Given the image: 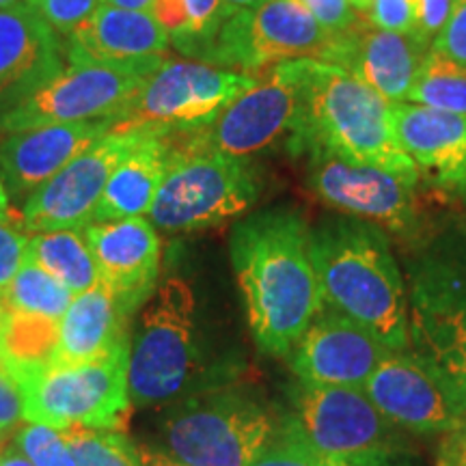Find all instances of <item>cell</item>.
<instances>
[{"label": "cell", "instance_id": "cell-1", "mask_svg": "<svg viewBox=\"0 0 466 466\" xmlns=\"http://www.w3.org/2000/svg\"><path fill=\"white\" fill-rule=\"evenodd\" d=\"M309 242L311 229L291 209L253 214L231 231L250 335L268 357H288L324 307Z\"/></svg>", "mask_w": 466, "mask_h": 466}, {"label": "cell", "instance_id": "cell-2", "mask_svg": "<svg viewBox=\"0 0 466 466\" xmlns=\"http://www.w3.org/2000/svg\"><path fill=\"white\" fill-rule=\"evenodd\" d=\"M309 244L324 307L389 350H408V291L387 231L343 214L313 227Z\"/></svg>", "mask_w": 466, "mask_h": 466}, {"label": "cell", "instance_id": "cell-3", "mask_svg": "<svg viewBox=\"0 0 466 466\" xmlns=\"http://www.w3.org/2000/svg\"><path fill=\"white\" fill-rule=\"evenodd\" d=\"M289 149H324L357 165L378 167L417 186L421 171L401 149L393 104L333 63L302 61L300 104Z\"/></svg>", "mask_w": 466, "mask_h": 466}, {"label": "cell", "instance_id": "cell-4", "mask_svg": "<svg viewBox=\"0 0 466 466\" xmlns=\"http://www.w3.org/2000/svg\"><path fill=\"white\" fill-rule=\"evenodd\" d=\"M408 352L466 415V227L436 233L408 261Z\"/></svg>", "mask_w": 466, "mask_h": 466}, {"label": "cell", "instance_id": "cell-5", "mask_svg": "<svg viewBox=\"0 0 466 466\" xmlns=\"http://www.w3.org/2000/svg\"><path fill=\"white\" fill-rule=\"evenodd\" d=\"M171 137V162L151 203L149 223L162 231H199L240 217L259 195L255 168L192 141Z\"/></svg>", "mask_w": 466, "mask_h": 466}, {"label": "cell", "instance_id": "cell-6", "mask_svg": "<svg viewBox=\"0 0 466 466\" xmlns=\"http://www.w3.org/2000/svg\"><path fill=\"white\" fill-rule=\"evenodd\" d=\"M277 425L253 393L218 389L168 408L160 434L167 453L188 466H248Z\"/></svg>", "mask_w": 466, "mask_h": 466}, {"label": "cell", "instance_id": "cell-7", "mask_svg": "<svg viewBox=\"0 0 466 466\" xmlns=\"http://www.w3.org/2000/svg\"><path fill=\"white\" fill-rule=\"evenodd\" d=\"M199 370L195 296L188 283L171 277L143 309L134 333L127 371L132 406H154L179 398L188 391Z\"/></svg>", "mask_w": 466, "mask_h": 466}, {"label": "cell", "instance_id": "cell-8", "mask_svg": "<svg viewBox=\"0 0 466 466\" xmlns=\"http://www.w3.org/2000/svg\"><path fill=\"white\" fill-rule=\"evenodd\" d=\"M255 76L190 58H167L113 115V130L184 134L212 124Z\"/></svg>", "mask_w": 466, "mask_h": 466}, {"label": "cell", "instance_id": "cell-9", "mask_svg": "<svg viewBox=\"0 0 466 466\" xmlns=\"http://www.w3.org/2000/svg\"><path fill=\"white\" fill-rule=\"evenodd\" d=\"M130 348L126 339L102 357L86 363L50 367L44 374L22 382L25 421L67 430L85 425L96 430H119L130 417Z\"/></svg>", "mask_w": 466, "mask_h": 466}, {"label": "cell", "instance_id": "cell-10", "mask_svg": "<svg viewBox=\"0 0 466 466\" xmlns=\"http://www.w3.org/2000/svg\"><path fill=\"white\" fill-rule=\"evenodd\" d=\"M333 46V35L300 0H266L258 7L233 9L199 61L247 74L296 58L329 63Z\"/></svg>", "mask_w": 466, "mask_h": 466}, {"label": "cell", "instance_id": "cell-11", "mask_svg": "<svg viewBox=\"0 0 466 466\" xmlns=\"http://www.w3.org/2000/svg\"><path fill=\"white\" fill-rule=\"evenodd\" d=\"M324 456L348 466H395L400 428L371 404L363 389L299 382L289 415Z\"/></svg>", "mask_w": 466, "mask_h": 466}, {"label": "cell", "instance_id": "cell-12", "mask_svg": "<svg viewBox=\"0 0 466 466\" xmlns=\"http://www.w3.org/2000/svg\"><path fill=\"white\" fill-rule=\"evenodd\" d=\"M143 80L138 74L69 63L31 89L0 102V134L113 116Z\"/></svg>", "mask_w": 466, "mask_h": 466}, {"label": "cell", "instance_id": "cell-13", "mask_svg": "<svg viewBox=\"0 0 466 466\" xmlns=\"http://www.w3.org/2000/svg\"><path fill=\"white\" fill-rule=\"evenodd\" d=\"M302 61L259 69L253 86L233 100L212 124L186 132L192 141L233 158L248 160L291 134L299 116Z\"/></svg>", "mask_w": 466, "mask_h": 466}, {"label": "cell", "instance_id": "cell-14", "mask_svg": "<svg viewBox=\"0 0 466 466\" xmlns=\"http://www.w3.org/2000/svg\"><path fill=\"white\" fill-rule=\"evenodd\" d=\"M305 154H309V188L326 206L406 240L419 238L421 209L415 197L417 186L378 167L348 162L324 149H309Z\"/></svg>", "mask_w": 466, "mask_h": 466}, {"label": "cell", "instance_id": "cell-15", "mask_svg": "<svg viewBox=\"0 0 466 466\" xmlns=\"http://www.w3.org/2000/svg\"><path fill=\"white\" fill-rule=\"evenodd\" d=\"M141 130H110L85 154L63 167L22 206V227L28 233L83 229L93 223L110 175L145 137Z\"/></svg>", "mask_w": 466, "mask_h": 466}, {"label": "cell", "instance_id": "cell-16", "mask_svg": "<svg viewBox=\"0 0 466 466\" xmlns=\"http://www.w3.org/2000/svg\"><path fill=\"white\" fill-rule=\"evenodd\" d=\"M389 352L363 326L322 307L288 357L302 384L363 389Z\"/></svg>", "mask_w": 466, "mask_h": 466}, {"label": "cell", "instance_id": "cell-17", "mask_svg": "<svg viewBox=\"0 0 466 466\" xmlns=\"http://www.w3.org/2000/svg\"><path fill=\"white\" fill-rule=\"evenodd\" d=\"M167 33L149 11L100 5L66 39L63 55L74 66H96L147 78L168 58Z\"/></svg>", "mask_w": 466, "mask_h": 466}, {"label": "cell", "instance_id": "cell-18", "mask_svg": "<svg viewBox=\"0 0 466 466\" xmlns=\"http://www.w3.org/2000/svg\"><path fill=\"white\" fill-rule=\"evenodd\" d=\"M100 281L113 291L127 316L154 294L160 275V240L147 218H124L83 227Z\"/></svg>", "mask_w": 466, "mask_h": 466}, {"label": "cell", "instance_id": "cell-19", "mask_svg": "<svg viewBox=\"0 0 466 466\" xmlns=\"http://www.w3.org/2000/svg\"><path fill=\"white\" fill-rule=\"evenodd\" d=\"M363 391L389 421L412 434H447L466 417L408 350H391Z\"/></svg>", "mask_w": 466, "mask_h": 466}, {"label": "cell", "instance_id": "cell-20", "mask_svg": "<svg viewBox=\"0 0 466 466\" xmlns=\"http://www.w3.org/2000/svg\"><path fill=\"white\" fill-rule=\"evenodd\" d=\"M113 126V116H104L7 134L0 143V177L9 199L25 206L35 190L42 188L63 167L106 137Z\"/></svg>", "mask_w": 466, "mask_h": 466}, {"label": "cell", "instance_id": "cell-21", "mask_svg": "<svg viewBox=\"0 0 466 466\" xmlns=\"http://www.w3.org/2000/svg\"><path fill=\"white\" fill-rule=\"evenodd\" d=\"M430 44L415 35L382 31L370 22H359L352 31L335 37L329 63L343 67L380 93L391 104L404 102Z\"/></svg>", "mask_w": 466, "mask_h": 466}, {"label": "cell", "instance_id": "cell-22", "mask_svg": "<svg viewBox=\"0 0 466 466\" xmlns=\"http://www.w3.org/2000/svg\"><path fill=\"white\" fill-rule=\"evenodd\" d=\"M393 126L419 171L441 188L466 190V115L398 102Z\"/></svg>", "mask_w": 466, "mask_h": 466}, {"label": "cell", "instance_id": "cell-23", "mask_svg": "<svg viewBox=\"0 0 466 466\" xmlns=\"http://www.w3.org/2000/svg\"><path fill=\"white\" fill-rule=\"evenodd\" d=\"M61 37L28 5L0 9V102L63 67Z\"/></svg>", "mask_w": 466, "mask_h": 466}, {"label": "cell", "instance_id": "cell-24", "mask_svg": "<svg viewBox=\"0 0 466 466\" xmlns=\"http://www.w3.org/2000/svg\"><path fill=\"white\" fill-rule=\"evenodd\" d=\"M130 319L102 281L74 296L58 322V346L50 367L86 363L130 339Z\"/></svg>", "mask_w": 466, "mask_h": 466}, {"label": "cell", "instance_id": "cell-25", "mask_svg": "<svg viewBox=\"0 0 466 466\" xmlns=\"http://www.w3.org/2000/svg\"><path fill=\"white\" fill-rule=\"evenodd\" d=\"M171 162V137L147 130L110 175L93 223L145 217Z\"/></svg>", "mask_w": 466, "mask_h": 466}, {"label": "cell", "instance_id": "cell-26", "mask_svg": "<svg viewBox=\"0 0 466 466\" xmlns=\"http://www.w3.org/2000/svg\"><path fill=\"white\" fill-rule=\"evenodd\" d=\"M58 322L61 319L9 311L0 333V363L17 384L50 370L58 346Z\"/></svg>", "mask_w": 466, "mask_h": 466}, {"label": "cell", "instance_id": "cell-27", "mask_svg": "<svg viewBox=\"0 0 466 466\" xmlns=\"http://www.w3.org/2000/svg\"><path fill=\"white\" fill-rule=\"evenodd\" d=\"M26 259L56 277L74 296L100 283L97 266L83 229L31 233L26 242Z\"/></svg>", "mask_w": 466, "mask_h": 466}, {"label": "cell", "instance_id": "cell-28", "mask_svg": "<svg viewBox=\"0 0 466 466\" xmlns=\"http://www.w3.org/2000/svg\"><path fill=\"white\" fill-rule=\"evenodd\" d=\"M147 11L173 48L199 61L233 9L225 0H154Z\"/></svg>", "mask_w": 466, "mask_h": 466}, {"label": "cell", "instance_id": "cell-29", "mask_svg": "<svg viewBox=\"0 0 466 466\" xmlns=\"http://www.w3.org/2000/svg\"><path fill=\"white\" fill-rule=\"evenodd\" d=\"M404 102L466 115V67L430 48Z\"/></svg>", "mask_w": 466, "mask_h": 466}, {"label": "cell", "instance_id": "cell-30", "mask_svg": "<svg viewBox=\"0 0 466 466\" xmlns=\"http://www.w3.org/2000/svg\"><path fill=\"white\" fill-rule=\"evenodd\" d=\"M0 296H3L9 311L33 313V316L52 319H61L66 316L67 307L74 300V294L66 285L31 259L25 261V266L17 270L14 281Z\"/></svg>", "mask_w": 466, "mask_h": 466}, {"label": "cell", "instance_id": "cell-31", "mask_svg": "<svg viewBox=\"0 0 466 466\" xmlns=\"http://www.w3.org/2000/svg\"><path fill=\"white\" fill-rule=\"evenodd\" d=\"M76 466H143L138 447L119 430L72 425L66 430Z\"/></svg>", "mask_w": 466, "mask_h": 466}, {"label": "cell", "instance_id": "cell-32", "mask_svg": "<svg viewBox=\"0 0 466 466\" xmlns=\"http://www.w3.org/2000/svg\"><path fill=\"white\" fill-rule=\"evenodd\" d=\"M248 466H348L318 451L289 415L279 421L277 430Z\"/></svg>", "mask_w": 466, "mask_h": 466}, {"label": "cell", "instance_id": "cell-33", "mask_svg": "<svg viewBox=\"0 0 466 466\" xmlns=\"http://www.w3.org/2000/svg\"><path fill=\"white\" fill-rule=\"evenodd\" d=\"M14 445L33 466H76L66 430L46 423H26L15 430Z\"/></svg>", "mask_w": 466, "mask_h": 466}, {"label": "cell", "instance_id": "cell-34", "mask_svg": "<svg viewBox=\"0 0 466 466\" xmlns=\"http://www.w3.org/2000/svg\"><path fill=\"white\" fill-rule=\"evenodd\" d=\"M26 5L58 37L67 39L76 28L89 20L102 0H26Z\"/></svg>", "mask_w": 466, "mask_h": 466}, {"label": "cell", "instance_id": "cell-35", "mask_svg": "<svg viewBox=\"0 0 466 466\" xmlns=\"http://www.w3.org/2000/svg\"><path fill=\"white\" fill-rule=\"evenodd\" d=\"M26 242L28 236L25 233V227L11 218L9 209L5 217H0V294L14 281L17 270L25 266Z\"/></svg>", "mask_w": 466, "mask_h": 466}, {"label": "cell", "instance_id": "cell-36", "mask_svg": "<svg viewBox=\"0 0 466 466\" xmlns=\"http://www.w3.org/2000/svg\"><path fill=\"white\" fill-rule=\"evenodd\" d=\"M367 22L382 31L417 37V0H371L367 9Z\"/></svg>", "mask_w": 466, "mask_h": 466}, {"label": "cell", "instance_id": "cell-37", "mask_svg": "<svg viewBox=\"0 0 466 466\" xmlns=\"http://www.w3.org/2000/svg\"><path fill=\"white\" fill-rule=\"evenodd\" d=\"M311 11L318 25L333 37H341L360 22V14L348 0H300Z\"/></svg>", "mask_w": 466, "mask_h": 466}, {"label": "cell", "instance_id": "cell-38", "mask_svg": "<svg viewBox=\"0 0 466 466\" xmlns=\"http://www.w3.org/2000/svg\"><path fill=\"white\" fill-rule=\"evenodd\" d=\"M22 421H25V395L7 367L0 363V442L7 441Z\"/></svg>", "mask_w": 466, "mask_h": 466}, {"label": "cell", "instance_id": "cell-39", "mask_svg": "<svg viewBox=\"0 0 466 466\" xmlns=\"http://www.w3.org/2000/svg\"><path fill=\"white\" fill-rule=\"evenodd\" d=\"M432 48L466 67V0H456L450 20L432 42Z\"/></svg>", "mask_w": 466, "mask_h": 466}, {"label": "cell", "instance_id": "cell-40", "mask_svg": "<svg viewBox=\"0 0 466 466\" xmlns=\"http://www.w3.org/2000/svg\"><path fill=\"white\" fill-rule=\"evenodd\" d=\"M453 5H456V0H417V37L421 42L432 46L439 33L445 28L447 20H450Z\"/></svg>", "mask_w": 466, "mask_h": 466}, {"label": "cell", "instance_id": "cell-41", "mask_svg": "<svg viewBox=\"0 0 466 466\" xmlns=\"http://www.w3.org/2000/svg\"><path fill=\"white\" fill-rule=\"evenodd\" d=\"M436 466H466V417L445 434Z\"/></svg>", "mask_w": 466, "mask_h": 466}, {"label": "cell", "instance_id": "cell-42", "mask_svg": "<svg viewBox=\"0 0 466 466\" xmlns=\"http://www.w3.org/2000/svg\"><path fill=\"white\" fill-rule=\"evenodd\" d=\"M138 456H141L143 466H188L179 460H175L171 453L162 451V450H154V447L141 445L138 447Z\"/></svg>", "mask_w": 466, "mask_h": 466}, {"label": "cell", "instance_id": "cell-43", "mask_svg": "<svg viewBox=\"0 0 466 466\" xmlns=\"http://www.w3.org/2000/svg\"><path fill=\"white\" fill-rule=\"evenodd\" d=\"M0 466H33L28 462V458L17 450L15 445H9L5 447V450H0Z\"/></svg>", "mask_w": 466, "mask_h": 466}, {"label": "cell", "instance_id": "cell-44", "mask_svg": "<svg viewBox=\"0 0 466 466\" xmlns=\"http://www.w3.org/2000/svg\"><path fill=\"white\" fill-rule=\"evenodd\" d=\"M104 5H113V7L121 9H134V11H147L154 0H102Z\"/></svg>", "mask_w": 466, "mask_h": 466}, {"label": "cell", "instance_id": "cell-45", "mask_svg": "<svg viewBox=\"0 0 466 466\" xmlns=\"http://www.w3.org/2000/svg\"><path fill=\"white\" fill-rule=\"evenodd\" d=\"M231 9H248V7H258V5L266 3V0H225Z\"/></svg>", "mask_w": 466, "mask_h": 466}, {"label": "cell", "instance_id": "cell-46", "mask_svg": "<svg viewBox=\"0 0 466 466\" xmlns=\"http://www.w3.org/2000/svg\"><path fill=\"white\" fill-rule=\"evenodd\" d=\"M7 212H9V192L5 188L3 177H0V217H5Z\"/></svg>", "mask_w": 466, "mask_h": 466}, {"label": "cell", "instance_id": "cell-47", "mask_svg": "<svg viewBox=\"0 0 466 466\" xmlns=\"http://www.w3.org/2000/svg\"><path fill=\"white\" fill-rule=\"evenodd\" d=\"M350 5H352L354 9L359 11V14H367V9H370V5H371V0H348Z\"/></svg>", "mask_w": 466, "mask_h": 466}, {"label": "cell", "instance_id": "cell-48", "mask_svg": "<svg viewBox=\"0 0 466 466\" xmlns=\"http://www.w3.org/2000/svg\"><path fill=\"white\" fill-rule=\"evenodd\" d=\"M7 318H9V307L5 305L3 296H0V333H3V329H5V322H7Z\"/></svg>", "mask_w": 466, "mask_h": 466}, {"label": "cell", "instance_id": "cell-49", "mask_svg": "<svg viewBox=\"0 0 466 466\" xmlns=\"http://www.w3.org/2000/svg\"><path fill=\"white\" fill-rule=\"evenodd\" d=\"M26 0H0V9H7V7H15V5H25Z\"/></svg>", "mask_w": 466, "mask_h": 466}]
</instances>
